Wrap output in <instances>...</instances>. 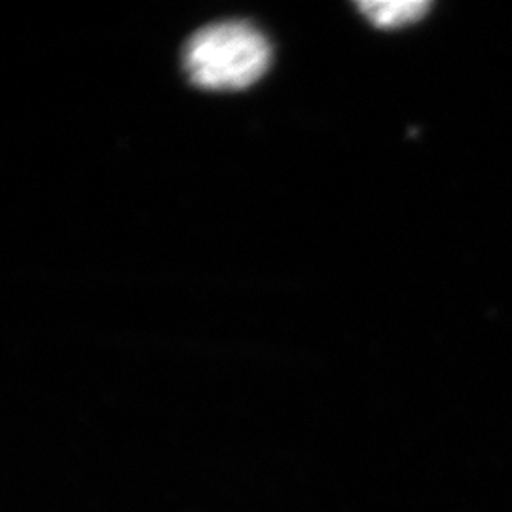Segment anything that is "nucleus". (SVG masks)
Wrapping results in <instances>:
<instances>
[{"label":"nucleus","instance_id":"obj_1","mask_svg":"<svg viewBox=\"0 0 512 512\" xmlns=\"http://www.w3.org/2000/svg\"><path fill=\"white\" fill-rule=\"evenodd\" d=\"M270 61V42L245 21L205 27L188 40L184 54L190 80L205 90H243L262 78Z\"/></svg>","mask_w":512,"mask_h":512},{"label":"nucleus","instance_id":"obj_2","mask_svg":"<svg viewBox=\"0 0 512 512\" xmlns=\"http://www.w3.org/2000/svg\"><path fill=\"white\" fill-rule=\"evenodd\" d=\"M431 4L423 0H384V2H359V10L376 27L395 29L404 27L423 18L429 12Z\"/></svg>","mask_w":512,"mask_h":512}]
</instances>
